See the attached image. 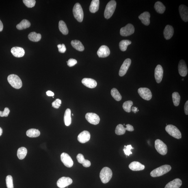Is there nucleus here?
Returning <instances> with one entry per match:
<instances>
[{
  "label": "nucleus",
  "mask_w": 188,
  "mask_h": 188,
  "mask_svg": "<svg viewBox=\"0 0 188 188\" xmlns=\"http://www.w3.org/2000/svg\"><path fill=\"white\" fill-rule=\"evenodd\" d=\"M71 110L70 109H67L65 111L64 121L65 124L67 126H69L72 123V118L71 117Z\"/></svg>",
  "instance_id": "a878e982"
},
{
  "label": "nucleus",
  "mask_w": 188,
  "mask_h": 188,
  "mask_svg": "<svg viewBox=\"0 0 188 188\" xmlns=\"http://www.w3.org/2000/svg\"><path fill=\"white\" fill-rule=\"evenodd\" d=\"M163 75V70L160 65H158L155 70V78L157 83H161Z\"/></svg>",
  "instance_id": "4468645a"
},
{
  "label": "nucleus",
  "mask_w": 188,
  "mask_h": 188,
  "mask_svg": "<svg viewBox=\"0 0 188 188\" xmlns=\"http://www.w3.org/2000/svg\"><path fill=\"white\" fill-rule=\"evenodd\" d=\"M174 33V28L170 25H167L165 27L164 31V36L167 40H169L173 36Z\"/></svg>",
  "instance_id": "412c9836"
},
{
  "label": "nucleus",
  "mask_w": 188,
  "mask_h": 188,
  "mask_svg": "<svg viewBox=\"0 0 188 188\" xmlns=\"http://www.w3.org/2000/svg\"><path fill=\"white\" fill-rule=\"evenodd\" d=\"M3 25L2 22L0 20V32L3 31Z\"/></svg>",
  "instance_id": "3c124183"
},
{
  "label": "nucleus",
  "mask_w": 188,
  "mask_h": 188,
  "mask_svg": "<svg viewBox=\"0 0 188 188\" xmlns=\"http://www.w3.org/2000/svg\"><path fill=\"white\" fill-rule=\"evenodd\" d=\"M131 60L130 59H127L125 60L119 70V76L122 77L125 75L131 64Z\"/></svg>",
  "instance_id": "ddd939ff"
},
{
  "label": "nucleus",
  "mask_w": 188,
  "mask_h": 188,
  "mask_svg": "<svg viewBox=\"0 0 188 188\" xmlns=\"http://www.w3.org/2000/svg\"><path fill=\"white\" fill-rule=\"evenodd\" d=\"M3 133V129L2 128L0 127V136H1Z\"/></svg>",
  "instance_id": "603ef678"
},
{
  "label": "nucleus",
  "mask_w": 188,
  "mask_h": 188,
  "mask_svg": "<svg viewBox=\"0 0 188 188\" xmlns=\"http://www.w3.org/2000/svg\"><path fill=\"white\" fill-rule=\"evenodd\" d=\"M184 111H185V114L187 115L188 114V101H187L186 102V103L185 104V106H184Z\"/></svg>",
  "instance_id": "de8ad7c7"
},
{
  "label": "nucleus",
  "mask_w": 188,
  "mask_h": 188,
  "mask_svg": "<svg viewBox=\"0 0 188 188\" xmlns=\"http://www.w3.org/2000/svg\"><path fill=\"white\" fill-rule=\"evenodd\" d=\"M72 116H73L74 114H72Z\"/></svg>",
  "instance_id": "5fc2aeb1"
},
{
  "label": "nucleus",
  "mask_w": 188,
  "mask_h": 188,
  "mask_svg": "<svg viewBox=\"0 0 188 188\" xmlns=\"http://www.w3.org/2000/svg\"><path fill=\"white\" fill-rule=\"evenodd\" d=\"M183 80H184V79H182V81H183Z\"/></svg>",
  "instance_id": "864d4df0"
},
{
  "label": "nucleus",
  "mask_w": 188,
  "mask_h": 188,
  "mask_svg": "<svg viewBox=\"0 0 188 188\" xmlns=\"http://www.w3.org/2000/svg\"><path fill=\"white\" fill-rule=\"evenodd\" d=\"M6 181L7 188H14L13 178L12 176L11 175L7 176L6 179Z\"/></svg>",
  "instance_id": "ea45409f"
},
{
  "label": "nucleus",
  "mask_w": 188,
  "mask_h": 188,
  "mask_svg": "<svg viewBox=\"0 0 188 188\" xmlns=\"http://www.w3.org/2000/svg\"><path fill=\"white\" fill-rule=\"evenodd\" d=\"M90 134L89 131H84L78 136V140L79 142L84 144L90 140Z\"/></svg>",
  "instance_id": "dca6fc26"
},
{
  "label": "nucleus",
  "mask_w": 188,
  "mask_h": 188,
  "mask_svg": "<svg viewBox=\"0 0 188 188\" xmlns=\"http://www.w3.org/2000/svg\"><path fill=\"white\" fill-rule=\"evenodd\" d=\"M46 94L48 96H53L55 95L54 93L51 91H48L46 92Z\"/></svg>",
  "instance_id": "09e8293b"
},
{
  "label": "nucleus",
  "mask_w": 188,
  "mask_h": 188,
  "mask_svg": "<svg viewBox=\"0 0 188 188\" xmlns=\"http://www.w3.org/2000/svg\"><path fill=\"white\" fill-rule=\"evenodd\" d=\"M10 113V109L6 107L4 109V111H0V116L1 117H7Z\"/></svg>",
  "instance_id": "c03bdc74"
},
{
  "label": "nucleus",
  "mask_w": 188,
  "mask_h": 188,
  "mask_svg": "<svg viewBox=\"0 0 188 188\" xmlns=\"http://www.w3.org/2000/svg\"><path fill=\"white\" fill-rule=\"evenodd\" d=\"M99 6V0H93L89 7L90 12L95 13L98 11Z\"/></svg>",
  "instance_id": "bb28decb"
},
{
  "label": "nucleus",
  "mask_w": 188,
  "mask_h": 188,
  "mask_svg": "<svg viewBox=\"0 0 188 188\" xmlns=\"http://www.w3.org/2000/svg\"><path fill=\"white\" fill-rule=\"evenodd\" d=\"M129 167L131 170L134 171L142 170L145 168L144 165L137 161L132 162L129 165Z\"/></svg>",
  "instance_id": "4be33fe9"
},
{
  "label": "nucleus",
  "mask_w": 188,
  "mask_h": 188,
  "mask_svg": "<svg viewBox=\"0 0 188 188\" xmlns=\"http://www.w3.org/2000/svg\"><path fill=\"white\" fill-rule=\"evenodd\" d=\"M133 105V102L131 100L125 102L123 105V108L126 112L130 113L131 111V107Z\"/></svg>",
  "instance_id": "58836bf2"
},
{
  "label": "nucleus",
  "mask_w": 188,
  "mask_h": 188,
  "mask_svg": "<svg viewBox=\"0 0 188 188\" xmlns=\"http://www.w3.org/2000/svg\"><path fill=\"white\" fill-rule=\"evenodd\" d=\"M172 167L170 165H163L152 171L150 173V176L153 177H157L163 175L170 171Z\"/></svg>",
  "instance_id": "f257e3e1"
},
{
  "label": "nucleus",
  "mask_w": 188,
  "mask_h": 188,
  "mask_svg": "<svg viewBox=\"0 0 188 188\" xmlns=\"http://www.w3.org/2000/svg\"><path fill=\"white\" fill-rule=\"evenodd\" d=\"M138 94L143 99L146 100H150L151 99L152 94L149 89L146 87H140L138 89Z\"/></svg>",
  "instance_id": "6e6552de"
},
{
  "label": "nucleus",
  "mask_w": 188,
  "mask_h": 188,
  "mask_svg": "<svg viewBox=\"0 0 188 188\" xmlns=\"http://www.w3.org/2000/svg\"><path fill=\"white\" fill-rule=\"evenodd\" d=\"M172 98L173 103L176 106H178L179 105L180 96L179 93L177 92H174L172 94Z\"/></svg>",
  "instance_id": "4c0bfd02"
},
{
  "label": "nucleus",
  "mask_w": 188,
  "mask_h": 188,
  "mask_svg": "<svg viewBox=\"0 0 188 188\" xmlns=\"http://www.w3.org/2000/svg\"><path fill=\"white\" fill-rule=\"evenodd\" d=\"M11 52L13 55L17 57H23L25 54L23 48L19 47H14L11 50Z\"/></svg>",
  "instance_id": "aec40b11"
},
{
  "label": "nucleus",
  "mask_w": 188,
  "mask_h": 188,
  "mask_svg": "<svg viewBox=\"0 0 188 188\" xmlns=\"http://www.w3.org/2000/svg\"><path fill=\"white\" fill-rule=\"evenodd\" d=\"M182 185V180L179 178H176L167 183L165 188H179Z\"/></svg>",
  "instance_id": "b1692460"
},
{
  "label": "nucleus",
  "mask_w": 188,
  "mask_h": 188,
  "mask_svg": "<svg viewBox=\"0 0 188 188\" xmlns=\"http://www.w3.org/2000/svg\"><path fill=\"white\" fill-rule=\"evenodd\" d=\"M59 28L60 31L63 34L67 35L68 34L69 31L67 27L66 24L62 20L59 22Z\"/></svg>",
  "instance_id": "2f4dec72"
},
{
  "label": "nucleus",
  "mask_w": 188,
  "mask_h": 188,
  "mask_svg": "<svg viewBox=\"0 0 188 188\" xmlns=\"http://www.w3.org/2000/svg\"><path fill=\"white\" fill-rule=\"evenodd\" d=\"M67 63L68 66L72 67L77 64V61L75 59L71 58L68 61H67Z\"/></svg>",
  "instance_id": "a18cd8bd"
},
{
  "label": "nucleus",
  "mask_w": 188,
  "mask_h": 188,
  "mask_svg": "<svg viewBox=\"0 0 188 188\" xmlns=\"http://www.w3.org/2000/svg\"><path fill=\"white\" fill-rule=\"evenodd\" d=\"M132 111H133V112L136 113V112H138L139 111L138 110V108L136 107H132Z\"/></svg>",
  "instance_id": "8fccbe9b"
},
{
  "label": "nucleus",
  "mask_w": 188,
  "mask_h": 188,
  "mask_svg": "<svg viewBox=\"0 0 188 188\" xmlns=\"http://www.w3.org/2000/svg\"><path fill=\"white\" fill-rule=\"evenodd\" d=\"M131 42L128 40H123L120 42L119 47L120 49L122 51H126L128 47V46L131 44Z\"/></svg>",
  "instance_id": "e433bc0d"
},
{
  "label": "nucleus",
  "mask_w": 188,
  "mask_h": 188,
  "mask_svg": "<svg viewBox=\"0 0 188 188\" xmlns=\"http://www.w3.org/2000/svg\"><path fill=\"white\" fill-rule=\"evenodd\" d=\"M150 13L148 12H144L141 14L139 16V19L141 20V22L144 25L148 26L150 23Z\"/></svg>",
  "instance_id": "5701e85b"
},
{
  "label": "nucleus",
  "mask_w": 188,
  "mask_h": 188,
  "mask_svg": "<svg viewBox=\"0 0 188 188\" xmlns=\"http://www.w3.org/2000/svg\"><path fill=\"white\" fill-rule=\"evenodd\" d=\"M167 133L175 138L180 139L182 138V134L177 128L172 125H167L165 128Z\"/></svg>",
  "instance_id": "39448f33"
},
{
  "label": "nucleus",
  "mask_w": 188,
  "mask_h": 188,
  "mask_svg": "<svg viewBox=\"0 0 188 188\" xmlns=\"http://www.w3.org/2000/svg\"><path fill=\"white\" fill-rule=\"evenodd\" d=\"M134 148L132 147L131 145H128L127 146H125L123 149V151L126 155L129 156L130 154H132L131 152V149H133Z\"/></svg>",
  "instance_id": "79ce46f5"
},
{
  "label": "nucleus",
  "mask_w": 188,
  "mask_h": 188,
  "mask_svg": "<svg viewBox=\"0 0 188 188\" xmlns=\"http://www.w3.org/2000/svg\"><path fill=\"white\" fill-rule=\"evenodd\" d=\"M7 81L14 88L20 89L22 86L21 80L18 75L11 74L7 77Z\"/></svg>",
  "instance_id": "7ed1b4c3"
},
{
  "label": "nucleus",
  "mask_w": 188,
  "mask_h": 188,
  "mask_svg": "<svg viewBox=\"0 0 188 188\" xmlns=\"http://www.w3.org/2000/svg\"><path fill=\"white\" fill-rule=\"evenodd\" d=\"M126 130H127V127L125 128L123 125L119 124L116 126L115 133L117 135H122L126 133Z\"/></svg>",
  "instance_id": "f704fd0d"
},
{
  "label": "nucleus",
  "mask_w": 188,
  "mask_h": 188,
  "mask_svg": "<svg viewBox=\"0 0 188 188\" xmlns=\"http://www.w3.org/2000/svg\"><path fill=\"white\" fill-rule=\"evenodd\" d=\"M28 38L31 41L38 42L41 39V35L40 33H38L35 32H31L28 35Z\"/></svg>",
  "instance_id": "c756f323"
},
{
  "label": "nucleus",
  "mask_w": 188,
  "mask_h": 188,
  "mask_svg": "<svg viewBox=\"0 0 188 188\" xmlns=\"http://www.w3.org/2000/svg\"><path fill=\"white\" fill-rule=\"evenodd\" d=\"M61 160L65 166L71 167L73 166V161L72 158L68 154L63 153L61 155Z\"/></svg>",
  "instance_id": "9b49d317"
},
{
  "label": "nucleus",
  "mask_w": 188,
  "mask_h": 188,
  "mask_svg": "<svg viewBox=\"0 0 188 188\" xmlns=\"http://www.w3.org/2000/svg\"><path fill=\"white\" fill-rule=\"evenodd\" d=\"M78 162L82 164L84 167H89L91 166V163L88 160H85L84 159V156L83 154H79L76 157Z\"/></svg>",
  "instance_id": "393cba45"
},
{
  "label": "nucleus",
  "mask_w": 188,
  "mask_h": 188,
  "mask_svg": "<svg viewBox=\"0 0 188 188\" xmlns=\"http://www.w3.org/2000/svg\"><path fill=\"white\" fill-rule=\"evenodd\" d=\"M155 146L156 150L161 155H165L167 153V148L166 145L160 139H157L155 140Z\"/></svg>",
  "instance_id": "0eeeda50"
},
{
  "label": "nucleus",
  "mask_w": 188,
  "mask_h": 188,
  "mask_svg": "<svg viewBox=\"0 0 188 188\" xmlns=\"http://www.w3.org/2000/svg\"><path fill=\"white\" fill-rule=\"evenodd\" d=\"M82 82L85 86L89 88H94L97 84L96 81L90 78H84L82 80Z\"/></svg>",
  "instance_id": "6ab92c4d"
},
{
  "label": "nucleus",
  "mask_w": 188,
  "mask_h": 188,
  "mask_svg": "<svg viewBox=\"0 0 188 188\" xmlns=\"http://www.w3.org/2000/svg\"><path fill=\"white\" fill-rule=\"evenodd\" d=\"M85 117L87 121L92 124L96 125L98 124L100 122L99 117L95 113H87L85 115Z\"/></svg>",
  "instance_id": "9d476101"
},
{
  "label": "nucleus",
  "mask_w": 188,
  "mask_h": 188,
  "mask_svg": "<svg viewBox=\"0 0 188 188\" xmlns=\"http://www.w3.org/2000/svg\"><path fill=\"white\" fill-rule=\"evenodd\" d=\"M111 94L113 97L117 101H120L122 99L121 95L116 88H114L111 89Z\"/></svg>",
  "instance_id": "c9c22d12"
},
{
  "label": "nucleus",
  "mask_w": 188,
  "mask_h": 188,
  "mask_svg": "<svg viewBox=\"0 0 188 188\" xmlns=\"http://www.w3.org/2000/svg\"><path fill=\"white\" fill-rule=\"evenodd\" d=\"M27 150L25 147H21L18 149L17 151V156L18 159L22 160L24 159L26 156Z\"/></svg>",
  "instance_id": "473e14b6"
},
{
  "label": "nucleus",
  "mask_w": 188,
  "mask_h": 188,
  "mask_svg": "<svg viewBox=\"0 0 188 188\" xmlns=\"http://www.w3.org/2000/svg\"><path fill=\"white\" fill-rule=\"evenodd\" d=\"M154 8L156 12L160 14H163L165 10V7L160 1H157L154 5Z\"/></svg>",
  "instance_id": "7c9ffc66"
},
{
  "label": "nucleus",
  "mask_w": 188,
  "mask_h": 188,
  "mask_svg": "<svg viewBox=\"0 0 188 188\" xmlns=\"http://www.w3.org/2000/svg\"><path fill=\"white\" fill-rule=\"evenodd\" d=\"M178 72L180 76L185 77L187 75L188 69L185 61L183 60H180L178 66Z\"/></svg>",
  "instance_id": "2eb2a0df"
},
{
  "label": "nucleus",
  "mask_w": 188,
  "mask_h": 188,
  "mask_svg": "<svg viewBox=\"0 0 188 188\" xmlns=\"http://www.w3.org/2000/svg\"><path fill=\"white\" fill-rule=\"evenodd\" d=\"M113 173L111 169L107 167L102 168L100 174V177L102 183H107L112 177Z\"/></svg>",
  "instance_id": "f03ea898"
},
{
  "label": "nucleus",
  "mask_w": 188,
  "mask_h": 188,
  "mask_svg": "<svg viewBox=\"0 0 188 188\" xmlns=\"http://www.w3.org/2000/svg\"><path fill=\"white\" fill-rule=\"evenodd\" d=\"M135 32V28L131 24H128L126 26L120 29V33L123 36H128L133 34Z\"/></svg>",
  "instance_id": "1a4fd4ad"
},
{
  "label": "nucleus",
  "mask_w": 188,
  "mask_h": 188,
  "mask_svg": "<svg viewBox=\"0 0 188 188\" xmlns=\"http://www.w3.org/2000/svg\"><path fill=\"white\" fill-rule=\"evenodd\" d=\"M58 51L61 53H64L66 51V48L64 44H62V46L58 49Z\"/></svg>",
  "instance_id": "49530a36"
},
{
  "label": "nucleus",
  "mask_w": 188,
  "mask_h": 188,
  "mask_svg": "<svg viewBox=\"0 0 188 188\" xmlns=\"http://www.w3.org/2000/svg\"><path fill=\"white\" fill-rule=\"evenodd\" d=\"M74 17L79 22L83 21L84 17L83 11L81 6L79 3H76L73 9Z\"/></svg>",
  "instance_id": "423d86ee"
},
{
  "label": "nucleus",
  "mask_w": 188,
  "mask_h": 188,
  "mask_svg": "<svg viewBox=\"0 0 188 188\" xmlns=\"http://www.w3.org/2000/svg\"><path fill=\"white\" fill-rule=\"evenodd\" d=\"M179 11L180 16L184 21L187 22L188 21V7L184 5H180L179 7Z\"/></svg>",
  "instance_id": "a211bd4d"
},
{
  "label": "nucleus",
  "mask_w": 188,
  "mask_h": 188,
  "mask_svg": "<svg viewBox=\"0 0 188 188\" xmlns=\"http://www.w3.org/2000/svg\"><path fill=\"white\" fill-rule=\"evenodd\" d=\"M61 104V100L59 99H57L55 101H54L52 103V106L55 108V109H58L60 106Z\"/></svg>",
  "instance_id": "37998d69"
},
{
  "label": "nucleus",
  "mask_w": 188,
  "mask_h": 188,
  "mask_svg": "<svg viewBox=\"0 0 188 188\" xmlns=\"http://www.w3.org/2000/svg\"><path fill=\"white\" fill-rule=\"evenodd\" d=\"M26 135L27 136L29 137H37L40 136V132L38 129H31L27 130Z\"/></svg>",
  "instance_id": "72a5a7b5"
},
{
  "label": "nucleus",
  "mask_w": 188,
  "mask_h": 188,
  "mask_svg": "<svg viewBox=\"0 0 188 188\" xmlns=\"http://www.w3.org/2000/svg\"><path fill=\"white\" fill-rule=\"evenodd\" d=\"M72 183V179L68 177H63L59 179L57 182V187L60 188H64L68 187Z\"/></svg>",
  "instance_id": "f8f14e48"
},
{
  "label": "nucleus",
  "mask_w": 188,
  "mask_h": 188,
  "mask_svg": "<svg viewBox=\"0 0 188 188\" xmlns=\"http://www.w3.org/2000/svg\"><path fill=\"white\" fill-rule=\"evenodd\" d=\"M23 1L26 6L29 8H32L34 7L36 2L35 0H23Z\"/></svg>",
  "instance_id": "a19ab883"
},
{
  "label": "nucleus",
  "mask_w": 188,
  "mask_h": 188,
  "mask_svg": "<svg viewBox=\"0 0 188 188\" xmlns=\"http://www.w3.org/2000/svg\"><path fill=\"white\" fill-rule=\"evenodd\" d=\"M97 53L99 57L104 58L109 56L110 54V51L107 46L102 45L99 48Z\"/></svg>",
  "instance_id": "f3484780"
},
{
  "label": "nucleus",
  "mask_w": 188,
  "mask_h": 188,
  "mask_svg": "<svg viewBox=\"0 0 188 188\" xmlns=\"http://www.w3.org/2000/svg\"><path fill=\"white\" fill-rule=\"evenodd\" d=\"M71 45L72 47L79 51H83L84 50V46L79 40H72L71 42Z\"/></svg>",
  "instance_id": "c85d7f7f"
},
{
  "label": "nucleus",
  "mask_w": 188,
  "mask_h": 188,
  "mask_svg": "<svg viewBox=\"0 0 188 188\" xmlns=\"http://www.w3.org/2000/svg\"><path fill=\"white\" fill-rule=\"evenodd\" d=\"M116 6V1L112 0L109 2L106 6L104 12V16L107 19L110 18L113 16Z\"/></svg>",
  "instance_id": "20e7f679"
},
{
  "label": "nucleus",
  "mask_w": 188,
  "mask_h": 188,
  "mask_svg": "<svg viewBox=\"0 0 188 188\" xmlns=\"http://www.w3.org/2000/svg\"><path fill=\"white\" fill-rule=\"evenodd\" d=\"M31 23L28 20L24 19L16 25V28L20 30L25 29L31 26Z\"/></svg>",
  "instance_id": "cd10ccee"
}]
</instances>
